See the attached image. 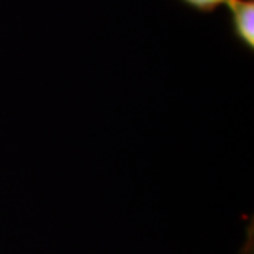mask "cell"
<instances>
[{"label": "cell", "mask_w": 254, "mask_h": 254, "mask_svg": "<svg viewBox=\"0 0 254 254\" xmlns=\"http://www.w3.org/2000/svg\"><path fill=\"white\" fill-rule=\"evenodd\" d=\"M228 22L233 40L245 48L254 52V0H228Z\"/></svg>", "instance_id": "6da1fadb"}, {"label": "cell", "mask_w": 254, "mask_h": 254, "mask_svg": "<svg viewBox=\"0 0 254 254\" xmlns=\"http://www.w3.org/2000/svg\"><path fill=\"white\" fill-rule=\"evenodd\" d=\"M182 5H185L187 8L193 10L198 13H215L218 8L226 5L228 0H179Z\"/></svg>", "instance_id": "7a4b0ae2"}]
</instances>
